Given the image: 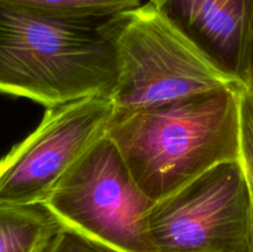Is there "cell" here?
<instances>
[{"label": "cell", "instance_id": "8992f818", "mask_svg": "<svg viewBox=\"0 0 253 252\" xmlns=\"http://www.w3.org/2000/svg\"><path fill=\"white\" fill-rule=\"evenodd\" d=\"M114 110L109 95L47 108L39 126L0 160V205H43L105 135Z\"/></svg>", "mask_w": 253, "mask_h": 252}, {"label": "cell", "instance_id": "3957f363", "mask_svg": "<svg viewBox=\"0 0 253 252\" xmlns=\"http://www.w3.org/2000/svg\"><path fill=\"white\" fill-rule=\"evenodd\" d=\"M103 30L115 52V109L160 105L239 83L150 2L106 17Z\"/></svg>", "mask_w": 253, "mask_h": 252}, {"label": "cell", "instance_id": "4fadbf2b", "mask_svg": "<svg viewBox=\"0 0 253 252\" xmlns=\"http://www.w3.org/2000/svg\"><path fill=\"white\" fill-rule=\"evenodd\" d=\"M253 193V192H252ZM253 252V219H252V229H251V239H250V251Z\"/></svg>", "mask_w": 253, "mask_h": 252}, {"label": "cell", "instance_id": "7c38bea8", "mask_svg": "<svg viewBox=\"0 0 253 252\" xmlns=\"http://www.w3.org/2000/svg\"><path fill=\"white\" fill-rule=\"evenodd\" d=\"M240 83L253 91V26L249 37H247L244 53H242Z\"/></svg>", "mask_w": 253, "mask_h": 252}, {"label": "cell", "instance_id": "ba28073f", "mask_svg": "<svg viewBox=\"0 0 253 252\" xmlns=\"http://www.w3.org/2000/svg\"><path fill=\"white\" fill-rule=\"evenodd\" d=\"M61 229L44 205H0V252H44Z\"/></svg>", "mask_w": 253, "mask_h": 252}, {"label": "cell", "instance_id": "9c48e42d", "mask_svg": "<svg viewBox=\"0 0 253 252\" xmlns=\"http://www.w3.org/2000/svg\"><path fill=\"white\" fill-rule=\"evenodd\" d=\"M142 0H0V6L58 19H105L140 6Z\"/></svg>", "mask_w": 253, "mask_h": 252}, {"label": "cell", "instance_id": "6da1fadb", "mask_svg": "<svg viewBox=\"0 0 253 252\" xmlns=\"http://www.w3.org/2000/svg\"><path fill=\"white\" fill-rule=\"evenodd\" d=\"M241 83L160 105L115 109L106 136L152 202L240 160Z\"/></svg>", "mask_w": 253, "mask_h": 252}, {"label": "cell", "instance_id": "30bf717a", "mask_svg": "<svg viewBox=\"0 0 253 252\" xmlns=\"http://www.w3.org/2000/svg\"><path fill=\"white\" fill-rule=\"evenodd\" d=\"M240 162L253 192V91L244 84L240 98Z\"/></svg>", "mask_w": 253, "mask_h": 252}, {"label": "cell", "instance_id": "7a4b0ae2", "mask_svg": "<svg viewBox=\"0 0 253 252\" xmlns=\"http://www.w3.org/2000/svg\"><path fill=\"white\" fill-rule=\"evenodd\" d=\"M105 19H58L0 6V93L46 108L110 96L116 61Z\"/></svg>", "mask_w": 253, "mask_h": 252}, {"label": "cell", "instance_id": "8fae6325", "mask_svg": "<svg viewBox=\"0 0 253 252\" xmlns=\"http://www.w3.org/2000/svg\"><path fill=\"white\" fill-rule=\"evenodd\" d=\"M44 252H124L69 227L62 226Z\"/></svg>", "mask_w": 253, "mask_h": 252}, {"label": "cell", "instance_id": "52a82bcc", "mask_svg": "<svg viewBox=\"0 0 253 252\" xmlns=\"http://www.w3.org/2000/svg\"><path fill=\"white\" fill-rule=\"evenodd\" d=\"M222 73L240 83L253 0H150Z\"/></svg>", "mask_w": 253, "mask_h": 252}, {"label": "cell", "instance_id": "277c9868", "mask_svg": "<svg viewBox=\"0 0 253 252\" xmlns=\"http://www.w3.org/2000/svg\"><path fill=\"white\" fill-rule=\"evenodd\" d=\"M253 193L241 162L210 168L158 200L147 217L151 252H249Z\"/></svg>", "mask_w": 253, "mask_h": 252}, {"label": "cell", "instance_id": "5b68a950", "mask_svg": "<svg viewBox=\"0 0 253 252\" xmlns=\"http://www.w3.org/2000/svg\"><path fill=\"white\" fill-rule=\"evenodd\" d=\"M153 204L105 133L43 205L62 226L120 251L151 252L147 217Z\"/></svg>", "mask_w": 253, "mask_h": 252}]
</instances>
